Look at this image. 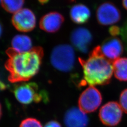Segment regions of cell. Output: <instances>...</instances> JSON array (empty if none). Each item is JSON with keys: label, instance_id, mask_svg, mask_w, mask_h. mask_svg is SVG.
Wrapping results in <instances>:
<instances>
[{"label": "cell", "instance_id": "1", "mask_svg": "<svg viewBox=\"0 0 127 127\" xmlns=\"http://www.w3.org/2000/svg\"><path fill=\"white\" fill-rule=\"evenodd\" d=\"M9 57L5 67L9 73L8 80L11 83L26 82L38 73L44 52L41 47H35L27 52L19 53L9 48L6 50Z\"/></svg>", "mask_w": 127, "mask_h": 127}, {"label": "cell", "instance_id": "2", "mask_svg": "<svg viewBox=\"0 0 127 127\" xmlns=\"http://www.w3.org/2000/svg\"><path fill=\"white\" fill-rule=\"evenodd\" d=\"M83 69L84 82L91 86L108 84L113 73V64L102 54L99 46L95 47L86 60L79 59Z\"/></svg>", "mask_w": 127, "mask_h": 127}, {"label": "cell", "instance_id": "3", "mask_svg": "<svg viewBox=\"0 0 127 127\" xmlns=\"http://www.w3.org/2000/svg\"><path fill=\"white\" fill-rule=\"evenodd\" d=\"M13 92L19 103L29 104L38 103L41 101L46 102L49 100L45 91L41 90L35 82H24L14 86Z\"/></svg>", "mask_w": 127, "mask_h": 127}, {"label": "cell", "instance_id": "4", "mask_svg": "<svg viewBox=\"0 0 127 127\" xmlns=\"http://www.w3.org/2000/svg\"><path fill=\"white\" fill-rule=\"evenodd\" d=\"M50 62L54 67L60 71H71L75 63V54L72 47L61 44L55 47L51 54Z\"/></svg>", "mask_w": 127, "mask_h": 127}, {"label": "cell", "instance_id": "5", "mask_svg": "<svg viewBox=\"0 0 127 127\" xmlns=\"http://www.w3.org/2000/svg\"><path fill=\"white\" fill-rule=\"evenodd\" d=\"M102 97L100 91L94 86H90L80 96L78 100L79 108L85 113H90L96 110L100 106Z\"/></svg>", "mask_w": 127, "mask_h": 127}, {"label": "cell", "instance_id": "6", "mask_svg": "<svg viewBox=\"0 0 127 127\" xmlns=\"http://www.w3.org/2000/svg\"><path fill=\"white\" fill-rule=\"evenodd\" d=\"M123 111L121 105L116 102H109L101 108L99 117L104 125L114 127L117 125L121 121Z\"/></svg>", "mask_w": 127, "mask_h": 127}, {"label": "cell", "instance_id": "7", "mask_svg": "<svg viewBox=\"0 0 127 127\" xmlns=\"http://www.w3.org/2000/svg\"><path fill=\"white\" fill-rule=\"evenodd\" d=\"M96 18L99 24L109 26L118 23L121 19V13L114 3L105 2L99 5L96 10Z\"/></svg>", "mask_w": 127, "mask_h": 127}, {"label": "cell", "instance_id": "8", "mask_svg": "<svg viewBox=\"0 0 127 127\" xmlns=\"http://www.w3.org/2000/svg\"><path fill=\"white\" fill-rule=\"evenodd\" d=\"M11 22L14 27L19 31L30 32L35 27L36 18L31 10L26 8L14 13Z\"/></svg>", "mask_w": 127, "mask_h": 127}, {"label": "cell", "instance_id": "9", "mask_svg": "<svg viewBox=\"0 0 127 127\" xmlns=\"http://www.w3.org/2000/svg\"><path fill=\"white\" fill-rule=\"evenodd\" d=\"M99 46L102 54L111 62L119 59L123 52V42L116 37L105 39Z\"/></svg>", "mask_w": 127, "mask_h": 127}, {"label": "cell", "instance_id": "10", "mask_svg": "<svg viewBox=\"0 0 127 127\" xmlns=\"http://www.w3.org/2000/svg\"><path fill=\"white\" fill-rule=\"evenodd\" d=\"M92 40V36L91 32L85 28H77L72 32L71 42L77 50L82 53L88 52Z\"/></svg>", "mask_w": 127, "mask_h": 127}, {"label": "cell", "instance_id": "11", "mask_svg": "<svg viewBox=\"0 0 127 127\" xmlns=\"http://www.w3.org/2000/svg\"><path fill=\"white\" fill-rule=\"evenodd\" d=\"M64 22V18L61 14L51 12L44 15L41 18L39 26L45 32L53 33L59 30Z\"/></svg>", "mask_w": 127, "mask_h": 127}, {"label": "cell", "instance_id": "12", "mask_svg": "<svg viewBox=\"0 0 127 127\" xmlns=\"http://www.w3.org/2000/svg\"><path fill=\"white\" fill-rule=\"evenodd\" d=\"M85 114L77 107L69 109L64 117L65 125L66 127H87L89 119Z\"/></svg>", "mask_w": 127, "mask_h": 127}, {"label": "cell", "instance_id": "13", "mask_svg": "<svg viewBox=\"0 0 127 127\" xmlns=\"http://www.w3.org/2000/svg\"><path fill=\"white\" fill-rule=\"evenodd\" d=\"M91 11L84 5H74L70 11V17L73 22L78 24L86 23L91 17Z\"/></svg>", "mask_w": 127, "mask_h": 127}, {"label": "cell", "instance_id": "14", "mask_svg": "<svg viewBox=\"0 0 127 127\" xmlns=\"http://www.w3.org/2000/svg\"><path fill=\"white\" fill-rule=\"evenodd\" d=\"M12 48L19 53L27 52L32 48L31 39L26 35L18 34L14 37L11 41Z\"/></svg>", "mask_w": 127, "mask_h": 127}, {"label": "cell", "instance_id": "15", "mask_svg": "<svg viewBox=\"0 0 127 127\" xmlns=\"http://www.w3.org/2000/svg\"><path fill=\"white\" fill-rule=\"evenodd\" d=\"M113 71L115 78L122 82L127 81V58H119L113 63Z\"/></svg>", "mask_w": 127, "mask_h": 127}, {"label": "cell", "instance_id": "16", "mask_svg": "<svg viewBox=\"0 0 127 127\" xmlns=\"http://www.w3.org/2000/svg\"><path fill=\"white\" fill-rule=\"evenodd\" d=\"M3 8L7 12L15 13L23 7L25 0H0Z\"/></svg>", "mask_w": 127, "mask_h": 127}, {"label": "cell", "instance_id": "17", "mask_svg": "<svg viewBox=\"0 0 127 127\" xmlns=\"http://www.w3.org/2000/svg\"><path fill=\"white\" fill-rule=\"evenodd\" d=\"M19 127H42L41 123L34 118H29L24 120Z\"/></svg>", "mask_w": 127, "mask_h": 127}, {"label": "cell", "instance_id": "18", "mask_svg": "<svg viewBox=\"0 0 127 127\" xmlns=\"http://www.w3.org/2000/svg\"><path fill=\"white\" fill-rule=\"evenodd\" d=\"M119 100L123 111L127 114V88L122 92Z\"/></svg>", "mask_w": 127, "mask_h": 127}, {"label": "cell", "instance_id": "19", "mask_svg": "<svg viewBox=\"0 0 127 127\" xmlns=\"http://www.w3.org/2000/svg\"><path fill=\"white\" fill-rule=\"evenodd\" d=\"M121 35L122 37L123 41L125 43L127 50V19L124 23L123 27L121 28Z\"/></svg>", "mask_w": 127, "mask_h": 127}, {"label": "cell", "instance_id": "20", "mask_svg": "<svg viewBox=\"0 0 127 127\" xmlns=\"http://www.w3.org/2000/svg\"><path fill=\"white\" fill-rule=\"evenodd\" d=\"M109 33L113 37H116L119 35H121V28L118 26H114L109 28Z\"/></svg>", "mask_w": 127, "mask_h": 127}, {"label": "cell", "instance_id": "21", "mask_svg": "<svg viewBox=\"0 0 127 127\" xmlns=\"http://www.w3.org/2000/svg\"><path fill=\"white\" fill-rule=\"evenodd\" d=\"M44 127H61L59 123L55 121H51L46 124Z\"/></svg>", "mask_w": 127, "mask_h": 127}, {"label": "cell", "instance_id": "22", "mask_svg": "<svg viewBox=\"0 0 127 127\" xmlns=\"http://www.w3.org/2000/svg\"><path fill=\"white\" fill-rule=\"evenodd\" d=\"M123 7L124 8L127 10V0H122Z\"/></svg>", "mask_w": 127, "mask_h": 127}, {"label": "cell", "instance_id": "23", "mask_svg": "<svg viewBox=\"0 0 127 127\" xmlns=\"http://www.w3.org/2000/svg\"><path fill=\"white\" fill-rule=\"evenodd\" d=\"M38 0L42 4H44L49 1V0Z\"/></svg>", "mask_w": 127, "mask_h": 127}]
</instances>
